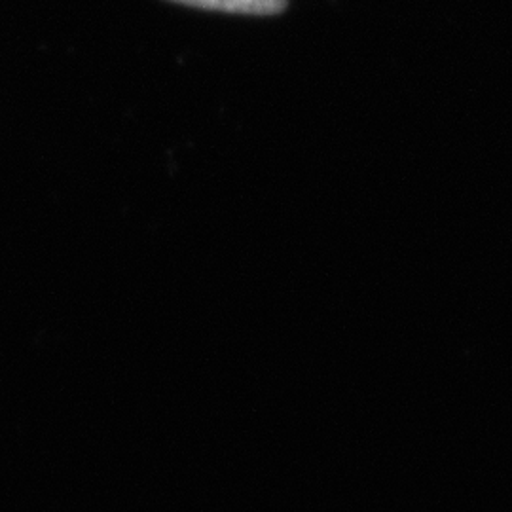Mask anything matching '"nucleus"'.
<instances>
[{"mask_svg": "<svg viewBox=\"0 0 512 512\" xmlns=\"http://www.w3.org/2000/svg\"><path fill=\"white\" fill-rule=\"evenodd\" d=\"M186 6L220 10L232 14H251V16H274L287 8L289 0H173Z\"/></svg>", "mask_w": 512, "mask_h": 512, "instance_id": "nucleus-1", "label": "nucleus"}]
</instances>
